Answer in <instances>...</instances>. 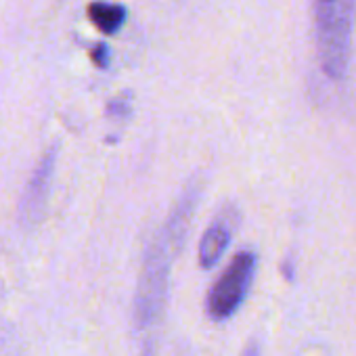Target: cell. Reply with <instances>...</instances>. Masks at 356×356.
I'll return each mask as SVG.
<instances>
[{
	"label": "cell",
	"mask_w": 356,
	"mask_h": 356,
	"mask_svg": "<svg viewBox=\"0 0 356 356\" xmlns=\"http://www.w3.org/2000/svg\"><path fill=\"white\" fill-rule=\"evenodd\" d=\"M354 11L356 0H314L318 59L331 80H341L348 72Z\"/></svg>",
	"instance_id": "6da1fadb"
},
{
	"label": "cell",
	"mask_w": 356,
	"mask_h": 356,
	"mask_svg": "<svg viewBox=\"0 0 356 356\" xmlns=\"http://www.w3.org/2000/svg\"><path fill=\"white\" fill-rule=\"evenodd\" d=\"M241 356H260V348H258V343L256 341H252L245 350H243V354Z\"/></svg>",
	"instance_id": "8992f818"
},
{
	"label": "cell",
	"mask_w": 356,
	"mask_h": 356,
	"mask_svg": "<svg viewBox=\"0 0 356 356\" xmlns=\"http://www.w3.org/2000/svg\"><path fill=\"white\" fill-rule=\"evenodd\" d=\"M90 61L99 67V70H105L109 65V49L101 42L97 47H92L90 51Z\"/></svg>",
	"instance_id": "5b68a950"
},
{
	"label": "cell",
	"mask_w": 356,
	"mask_h": 356,
	"mask_svg": "<svg viewBox=\"0 0 356 356\" xmlns=\"http://www.w3.org/2000/svg\"><path fill=\"white\" fill-rule=\"evenodd\" d=\"M90 24L105 36L118 34L126 24V7L113 3H90L86 9Z\"/></svg>",
	"instance_id": "277c9868"
},
{
	"label": "cell",
	"mask_w": 356,
	"mask_h": 356,
	"mask_svg": "<svg viewBox=\"0 0 356 356\" xmlns=\"http://www.w3.org/2000/svg\"><path fill=\"white\" fill-rule=\"evenodd\" d=\"M254 275H256V256L252 252L237 254L208 293L206 308L210 318L225 321L233 316L237 308L243 304L252 287Z\"/></svg>",
	"instance_id": "7a4b0ae2"
},
{
	"label": "cell",
	"mask_w": 356,
	"mask_h": 356,
	"mask_svg": "<svg viewBox=\"0 0 356 356\" xmlns=\"http://www.w3.org/2000/svg\"><path fill=\"white\" fill-rule=\"evenodd\" d=\"M231 243V227L225 218H216L202 237L200 243V264L202 268H212L222 258Z\"/></svg>",
	"instance_id": "3957f363"
}]
</instances>
